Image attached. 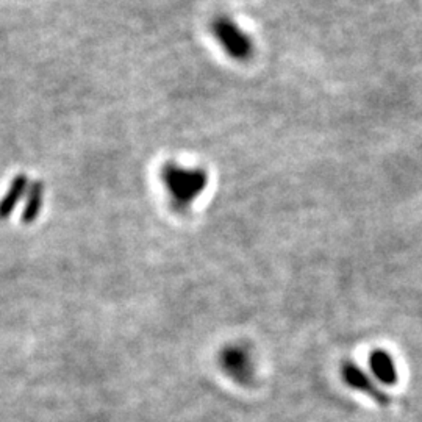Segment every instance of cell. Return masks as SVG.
<instances>
[{
  "label": "cell",
  "mask_w": 422,
  "mask_h": 422,
  "mask_svg": "<svg viewBox=\"0 0 422 422\" xmlns=\"http://www.w3.org/2000/svg\"><path fill=\"white\" fill-rule=\"evenodd\" d=\"M370 367L379 381L385 385H394L398 381V370L390 353L385 351H374L370 357Z\"/></svg>",
  "instance_id": "obj_5"
},
{
  "label": "cell",
  "mask_w": 422,
  "mask_h": 422,
  "mask_svg": "<svg viewBox=\"0 0 422 422\" xmlns=\"http://www.w3.org/2000/svg\"><path fill=\"white\" fill-rule=\"evenodd\" d=\"M25 188H27V177L24 174H21V176H17L15 180H13L8 192L5 194L2 202H0V219L10 218V214L13 210H15L19 199L22 197Z\"/></svg>",
  "instance_id": "obj_6"
},
{
  "label": "cell",
  "mask_w": 422,
  "mask_h": 422,
  "mask_svg": "<svg viewBox=\"0 0 422 422\" xmlns=\"http://www.w3.org/2000/svg\"><path fill=\"white\" fill-rule=\"evenodd\" d=\"M223 370L239 384H247L253 377V361L251 352L243 346H230L220 355Z\"/></svg>",
  "instance_id": "obj_3"
},
{
  "label": "cell",
  "mask_w": 422,
  "mask_h": 422,
  "mask_svg": "<svg viewBox=\"0 0 422 422\" xmlns=\"http://www.w3.org/2000/svg\"><path fill=\"white\" fill-rule=\"evenodd\" d=\"M43 194H44V185L41 182L31 183L29 191V199H27V206L22 216V220L25 224H30L36 219L39 210H41Z\"/></svg>",
  "instance_id": "obj_7"
},
{
  "label": "cell",
  "mask_w": 422,
  "mask_h": 422,
  "mask_svg": "<svg viewBox=\"0 0 422 422\" xmlns=\"http://www.w3.org/2000/svg\"><path fill=\"white\" fill-rule=\"evenodd\" d=\"M341 375H343V380L351 388L366 394V396H370L372 400L377 402L379 405L390 404V398H388L384 391L379 390L377 385L374 384L370 375L361 370L358 365L346 361V363H343V366H341Z\"/></svg>",
  "instance_id": "obj_4"
},
{
  "label": "cell",
  "mask_w": 422,
  "mask_h": 422,
  "mask_svg": "<svg viewBox=\"0 0 422 422\" xmlns=\"http://www.w3.org/2000/svg\"><path fill=\"white\" fill-rule=\"evenodd\" d=\"M162 182L172 205L185 211L202 196L209 186V174L202 167L169 162L162 169Z\"/></svg>",
  "instance_id": "obj_1"
},
{
  "label": "cell",
  "mask_w": 422,
  "mask_h": 422,
  "mask_svg": "<svg viewBox=\"0 0 422 422\" xmlns=\"http://www.w3.org/2000/svg\"><path fill=\"white\" fill-rule=\"evenodd\" d=\"M211 35L227 55L234 62H246L253 53V41L249 33L233 17L219 15L211 22Z\"/></svg>",
  "instance_id": "obj_2"
}]
</instances>
